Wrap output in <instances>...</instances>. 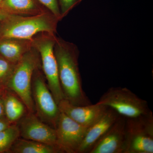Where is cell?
Returning <instances> with one entry per match:
<instances>
[{
    "label": "cell",
    "instance_id": "6da1fadb",
    "mask_svg": "<svg viewBox=\"0 0 153 153\" xmlns=\"http://www.w3.org/2000/svg\"><path fill=\"white\" fill-rule=\"evenodd\" d=\"M54 52L64 99L74 105L91 104L82 88L78 65L79 52L76 45L56 36Z\"/></svg>",
    "mask_w": 153,
    "mask_h": 153
},
{
    "label": "cell",
    "instance_id": "7a4b0ae2",
    "mask_svg": "<svg viewBox=\"0 0 153 153\" xmlns=\"http://www.w3.org/2000/svg\"><path fill=\"white\" fill-rule=\"evenodd\" d=\"M59 22L49 11L34 16L7 14L0 22V39L15 38L31 40L38 33L56 34Z\"/></svg>",
    "mask_w": 153,
    "mask_h": 153
},
{
    "label": "cell",
    "instance_id": "3957f363",
    "mask_svg": "<svg viewBox=\"0 0 153 153\" xmlns=\"http://www.w3.org/2000/svg\"><path fill=\"white\" fill-rule=\"evenodd\" d=\"M41 67L39 53L33 47L16 64L7 89L16 94L29 112L35 113L32 96V82L34 72Z\"/></svg>",
    "mask_w": 153,
    "mask_h": 153
},
{
    "label": "cell",
    "instance_id": "277c9868",
    "mask_svg": "<svg viewBox=\"0 0 153 153\" xmlns=\"http://www.w3.org/2000/svg\"><path fill=\"white\" fill-rule=\"evenodd\" d=\"M56 34L38 33L32 39V46L39 53L41 69L49 90L58 104L64 99L58 75L57 60L54 52Z\"/></svg>",
    "mask_w": 153,
    "mask_h": 153
},
{
    "label": "cell",
    "instance_id": "5b68a950",
    "mask_svg": "<svg viewBox=\"0 0 153 153\" xmlns=\"http://www.w3.org/2000/svg\"><path fill=\"white\" fill-rule=\"evenodd\" d=\"M97 103L112 108L126 118L138 117L152 111L147 102L126 87L110 88Z\"/></svg>",
    "mask_w": 153,
    "mask_h": 153
},
{
    "label": "cell",
    "instance_id": "8992f818",
    "mask_svg": "<svg viewBox=\"0 0 153 153\" xmlns=\"http://www.w3.org/2000/svg\"><path fill=\"white\" fill-rule=\"evenodd\" d=\"M153 153V115L126 118L123 153Z\"/></svg>",
    "mask_w": 153,
    "mask_h": 153
},
{
    "label": "cell",
    "instance_id": "52a82bcc",
    "mask_svg": "<svg viewBox=\"0 0 153 153\" xmlns=\"http://www.w3.org/2000/svg\"><path fill=\"white\" fill-rule=\"evenodd\" d=\"M41 67L33 74L32 96L36 115L44 123L55 128L60 111L45 80Z\"/></svg>",
    "mask_w": 153,
    "mask_h": 153
},
{
    "label": "cell",
    "instance_id": "ba28073f",
    "mask_svg": "<svg viewBox=\"0 0 153 153\" xmlns=\"http://www.w3.org/2000/svg\"><path fill=\"white\" fill-rule=\"evenodd\" d=\"M55 128L57 145L62 153H77L87 128L60 111Z\"/></svg>",
    "mask_w": 153,
    "mask_h": 153
},
{
    "label": "cell",
    "instance_id": "9c48e42d",
    "mask_svg": "<svg viewBox=\"0 0 153 153\" xmlns=\"http://www.w3.org/2000/svg\"><path fill=\"white\" fill-rule=\"evenodd\" d=\"M20 137L52 146L57 145L56 129L28 111L17 123Z\"/></svg>",
    "mask_w": 153,
    "mask_h": 153
},
{
    "label": "cell",
    "instance_id": "30bf717a",
    "mask_svg": "<svg viewBox=\"0 0 153 153\" xmlns=\"http://www.w3.org/2000/svg\"><path fill=\"white\" fill-rule=\"evenodd\" d=\"M126 117L120 115L89 153H123L126 139Z\"/></svg>",
    "mask_w": 153,
    "mask_h": 153
},
{
    "label": "cell",
    "instance_id": "8fae6325",
    "mask_svg": "<svg viewBox=\"0 0 153 153\" xmlns=\"http://www.w3.org/2000/svg\"><path fill=\"white\" fill-rule=\"evenodd\" d=\"M119 116L114 110L108 108L104 113L88 128L77 153H89Z\"/></svg>",
    "mask_w": 153,
    "mask_h": 153
},
{
    "label": "cell",
    "instance_id": "7c38bea8",
    "mask_svg": "<svg viewBox=\"0 0 153 153\" xmlns=\"http://www.w3.org/2000/svg\"><path fill=\"white\" fill-rule=\"evenodd\" d=\"M60 111L88 128L106 111L107 107L98 104L76 105L63 99L58 104Z\"/></svg>",
    "mask_w": 153,
    "mask_h": 153
},
{
    "label": "cell",
    "instance_id": "4fadbf2b",
    "mask_svg": "<svg viewBox=\"0 0 153 153\" xmlns=\"http://www.w3.org/2000/svg\"><path fill=\"white\" fill-rule=\"evenodd\" d=\"M32 48V40L15 38L0 39V55L14 64H16Z\"/></svg>",
    "mask_w": 153,
    "mask_h": 153
},
{
    "label": "cell",
    "instance_id": "5bb4252c",
    "mask_svg": "<svg viewBox=\"0 0 153 153\" xmlns=\"http://www.w3.org/2000/svg\"><path fill=\"white\" fill-rule=\"evenodd\" d=\"M1 8L9 15L34 16L49 11L37 0H4Z\"/></svg>",
    "mask_w": 153,
    "mask_h": 153
},
{
    "label": "cell",
    "instance_id": "9a60e30c",
    "mask_svg": "<svg viewBox=\"0 0 153 153\" xmlns=\"http://www.w3.org/2000/svg\"><path fill=\"white\" fill-rule=\"evenodd\" d=\"M2 97L4 100L6 119L12 124H16L26 114L27 108L16 94L8 89L4 91Z\"/></svg>",
    "mask_w": 153,
    "mask_h": 153
},
{
    "label": "cell",
    "instance_id": "2e32d148",
    "mask_svg": "<svg viewBox=\"0 0 153 153\" xmlns=\"http://www.w3.org/2000/svg\"><path fill=\"white\" fill-rule=\"evenodd\" d=\"M9 153H60L58 147L19 137L11 147Z\"/></svg>",
    "mask_w": 153,
    "mask_h": 153
},
{
    "label": "cell",
    "instance_id": "e0dca14e",
    "mask_svg": "<svg viewBox=\"0 0 153 153\" xmlns=\"http://www.w3.org/2000/svg\"><path fill=\"white\" fill-rule=\"evenodd\" d=\"M20 137L16 124L11 125L8 128L0 132V153H9L14 142Z\"/></svg>",
    "mask_w": 153,
    "mask_h": 153
},
{
    "label": "cell",
    "instance_id": "ac0fdd59",
    "mask_svg": "<svg viewBox=\"0 0 153 153\" xmlns=\"http://www.w3.org/2000/svg\"><path fill=\"white\" fill-rule=\"evenodd\" d=\"M16 64L11 63L0 55V89L4 90L13 72Z\"/></svg>",
    "mask_w": 153,
    "mask_h": 153
},
{
    "label": "cell",
    "instance_id": "d6986e66",
    "mask_svg": "<svg viewBox=\"0 0 153 153\" xmlns=\"http://www.w3.org/2000/svg\"><path fill=\"white\" fill-rule=\"evenodd\" d=\"M62 19L66 16L74 7L78 5L82 0H57Z\"/></svg>",
    "mask_w": 153,
    "mask_h": 153
},
{
    "label": "cell",
    "instance_id": "ffe728a7",
    "mask_svg": "<svg viewBox=\"0 0 153 153\" xmlns=\"http://www.w3.org/2000/svg\"><path fill=\"white\" fill-rule=\"evenodd\" d=\"M48 10L53 14L59 21L62 20L57 0H37Z\"/></svg>",
    "mask_w": 153,
    "mask_h": 153
},
{
    "label": "cell",
    "instance_id": "44dd1931",
    "mask_svg": "<svg viewBox=\"0 0 153 153\" xmlns=\"http://www.w3.org/2000/svg\"><path fill=\"white\" fill-rule=\"evenodd\" d=\"M0 119H7L5 112L4 100L2 96H0Z\"/></svg>",
    "mask_w": 153,
    "mask_h": 153
},
{
    "label": "cell",
    "instance_id": "7402d4cb",
    "mask_svg": "<svg viewBox=\"0 0 153 153\" xmlns=\"http://www.w3.org/2000/svg\"><path fill=\"white\" fill-rule=\"evenodd\" d=\"M12 125L7 119H0V132L6 129Z\"/></svg>",
    "mask_w": 153,
    "mask_h": 153
},
{
    "label": "cell",
    "instance_id": "603a6c76",
    "mask_svg": "<svg viewBox=\"0 0 153 153\" xmlns=\"http://www.w3.org/2000/svg\"><path fill=\"white\" fill-rule=\"evenodd\" d=\"M7 14L0 8V22L7 16Z\"/></svg>",
    "mask_w": 153,
    "mask_h": 153
},
{
    "label": "cell",
    "instance_id": "cb8c5ba5",
    "mask_svg": "<svg viewBox=\"0 0 153 153\" xmlns=\"http://www.w3.org/2000/svg\"><path fill=\"white\" fill-rule=\"evenodd\" d=\"M4 90H2L0 89V96H1L2 95L3 92Z\"/></svg>",
    "mask_w": 153,
    "mask_h": 153
},
{
    "label": "cell",
    "instance_id": "d4e9b609",
    "mask_svg": "<svg viewBox=\"0 0 153 153\" xmlns=\"http://www.w3.org/2000/svg\"><path fill=\"white\" fill-rule=\"evenodd\" d=\"M3 1L4 0H0V8L1 7V6L2 4Z\"/></svg>",
    "mask_w": 153,
    "mask_h": 153
}]
</instances>
